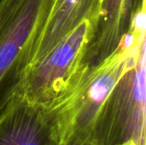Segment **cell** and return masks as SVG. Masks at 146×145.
I'll use <instances>...</instances> for the list:
<instances>
[{
  "label": "cell",
  "mask_w": 146,
  "mask_h": 145,
  "mask_svg": "<svg viewBox=\"0 0 146 145\" xmlns=\"http://www.w3.org/2000/svg\"><path fill=\"white\" fill-rule=\"evenodd\" d=\"M101 3L102 0H55L28 66L48 53L85 20L99 16Z\"/></svg>",
  "instance_id": "5"
},
{
  "label": "cell",
  "mask_w": 146,
  "mask_h": 145,
  "mask_svg": "<svg viewBox=\"0 0 146 145\" xmlns=\"http://www.w3.org/2000/svg\"><path fill=\"white\" fill-rule=\"evenodd\" d=\"M134 0H102L99 19L86 62L91 68L106 59L119 46L127 33Z\"/></svg>",
  "instance_id": "6"
},
{
  "label": "cell",
  "mask_w": 146,
  "mask_h": 145,
  "mask_svg": "<svg viewBox=\"0 0 146 145\" xmlns=\"http://www.w3.org/2000/svg\"><path fill=\"white\" fill-rule=\"evenodd\" d=\"M145 43L146 36L137 43L92 127L89 139L96 145H145Z\"/></svg>",
  "instance_id": "2"
},
{
  "label": "cell",
  "mask_w": 146,
  "mask_h": 145,
  "mask_svg": "<svg viewBox=\"0 0 146 145\" xmlns=\"http://www.w3.org/2000/svg\"><path fill=\"white\" fill-rule=\"evenodd\" d=\"M60 145H96L91 140L87 138H80L76 137H71L64 143L60 144Z\"/></svg>",
  "instance_id": "7"
},
{
  "label": "cell",
  "mask_w": 146,
  "mask_h": 145,
  "mask_svg": "<svg viewBox=\"0 0 146 145\" xmlns=\"http://www.w3.org/2000/svg\"><path fill=\"white\" fill-rule=\"evenodd\" d=\"M57 111L14 97L0 114V145H60Z\"/></svg>",
  "instance_id": "4"
},
{
  "label": "cell",
  "mask_w": 146,
  "mask_h": 145,
  "mask_svg": "<svg viewBox=\"0 0 146 145\" xmlns=\"http://www.w3.org/2000/svg\"><path fill=\"white\" fill-rule=\"evenodd\" d=\"M99 16L85 20L23 72L15 96L50 110L66 106L77 93L90 67L86 62Z\"/></svg>",
  "instance_id": "1"
},
{
  "label": "cell",
  "mask_w": 146,
  "mask_h": 145,
  "mask_svg": "<svg viewBox=\"0 0 146 145\" xmlns=\"http://www.w3.org/2000/svg\"><path fill=\"white\" fill-rule=\"evenodd\" d=\"M116 145H137V144L133 140H128V141H126L124 143H121V144H119Z\"/></svg>",
  "instance_id": "8"
},
{
  "label": "cell",
  "mask_w": 146,
  "mask_h": 145,
  "mask_svg": "<svg viewBox=\"0 0 146 145\" xmlns=\"http://www.w3.org/2000/svg\"><path fill=\"white\" fill-rule=\"evenodd\" d=\"M55 0H0V114L15 96Z\"/></svg>",
  "instance_id": "3"
}]
</instances>
